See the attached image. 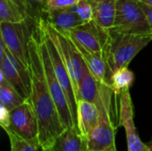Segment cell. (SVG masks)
<instances>
[{"label": "cell", "instance_id": "1", "mask_svg": "<svg viewBox=\"0 0 152 151\" xmlns=\"http://www.w3.org/2000/svg\"><path fill=\"white\" fill-rule=\"evenodd\" d=\"M28 70L31 91L28 101L35 111L39 131V144L42 149L53 147L56 139L66 130L53 97L48 89L39 49L37 22L28 42Z\"/></svg>", "mask_w": 152, "mask_h": 151}, {"label": "cell", "instance_id": "2", "mask_svg": "<svg viewBox=\"0 0 152 151\" xmlns=\"http://www.w3.org/2000/svg\"><path fill=\"white\" fill-rule=\"evenodd\" d=\"M114 91L110 85L100 83V93L95 102L99 111V123L86 140L87 151L117 150V127L113 120L112 97Z\"/></svg>", "mask_w": 152, "mask_h": 151}, {"label": "cell", "instance_id": "3", "mask_svg": "<svg viewBox=\"0 0 152 151\" xmlns=\"http://www.w3.org/2000/svg\"><path fill=\"white\" fill-rule=\"evenodd\" d=\"M152 41L151 35L122 34L110 29V37L105 48L108 65V79L110 85L112 75L123 67H128L131 61Z\"/></svg>", "mask_w": 152, "mask_h": 151}, {"label": "cell", "instance_id": "4", "mask_svg": "<svg viewBox=\"0 0 152 151\" xmlns=\"http://www.w3.org/2000/svg\"><path fill=\"white\" fill-rule=\"evenodd\" d=\"M112 28L122 34H152L146 14L138 0H117V10Z\"/></svg>", "mask_w": 152, "mask_h": 151}, {"label": "cell", "instance_id": "5", "mask_svg": "<svg viewBox=\"0 0 152 151\" xmlns=\"http://www.w3.org/2000/svg\"><path fill=\"white\" fill-rule=\"evenodd\" d=\"M37 31H38V40H39V49H40V53H41V59H42V62L44 66V70H45V79H46V83L48 85V89L53 97V102L57 108V110L59 112L61 120L64 127L66 129L75 128L67 96L54 73L53 63H52L48 50L46 48L45 43L42 36L40 28L38 27L37 20Z\"/></svg>", "mask_w": 152, "mask_h": 151}, {"label": "cell", "instance_id": "6", "mask_svg": "<svg viewBox=\"0 0 152 151\" xmlns=\"http://www.w3.org/2000/svg\"><path fill=\"white\" fill-rule=\"evenodd\" d=\"M28 19L20 23L0 21L1 41L9 51L28 69V42L36 26Z\"/></svg>", "mask_w": 152, "mask_h": 151}, {"label": "cell", "instance_id": "7", "mask_svg": "<svg viewBox=\"0 0 152 151\" xmlns=\"http://www.w3.org/2000/svg\"><path fill=\"white\" fill-rule=\"evenodd\" d=\"M37 20V24L38 27L40 28L42 36L44 38V41L45 43L46 48L48 50L52 63H53V70L54 73L67 96L69 104V108H70V111H71V115H72V118H73V122H74V125L75 128L78 131V120H77V100L75 94V91H74V87H73V84L69 73V70L66 67V64L63 61V58L57 47V45L55 44V43L53 41V39L49 36V35L46 33V31L45 30L44 27L42 26L39 18ZM79 132V131H78Z\"/></svg>", "mask_w": 152, "mask_h": 151}, {"label": "cell", "instance_id": "8", "mask_svg": "<svg viewBox=\"0 0 152 151\" xmlns=\"http://www.w3.org/2000/svg\"><path fill=\"white\" fill-rule=\"evenodd\" d=\"M4 130L5 132H12L30 142L39 143L38 123L28 100L10 111L9 125Z\"/></svg>", "mask_w": 152, "mask_h": 151}, {"label": "cell", "instance_id": "9", "mask_svg": "<svg viewBox=\"0 0 152 151\" xmlns=\"http://www.w3.org/2000/svg\"><path fill=\"white\" fill-rule=\"evenodd\" d=\"M64 33L88 51L96 53H104L110 37V30L101 27L94 20Z\"/></svg>", "mask_w": 152, "mask_h": 151}, {"label": "cell", "instance_id": "10", "mask_svg": "<svg viewBox=\"0 0 152 151\" xmlns=\"http://www.w3.org/2000/svg\"><path fill=\"white\" fill-rule=\"evenodd\" d=\"M119 96V125L126 131L127 151H149V144L142 142L134 122V106L129 90L122 91Z\"/></svg>", "mask_w": 152, "mask_h": 151}, {"label": "cell", "instance_id": "11", "mask_svg": "<svg viewBox=\"0 0 152 151\" xmlns=\"http://www.w3.org/2000/svg\"><path fill=\"white\" fill-rule=\"evenodd\" d=\"M45 12L47 23L61 32H66L84 23L70 7L45 9Z\"/></svg>", "mask_w": 152, "mask_h": 151}, {"label": "cell", "instance_id": "12", "mask_svg": "<svg viewBox=\"0 0 152 151\" xmlns=\"http://www.w3.org/2000/svg\"><path fill=\"white\" fill-rule=\"evenodd\" d=\"M72 41L75 44L78 53H80L84 62L86 63V65L87 66L91 73L94 76L96 80L99 83L110 85V82L108 79V65H107L105 54L90 52L87 49H86L84 46H82L77 41L73 39Z\"/></svg>", "mask_w": 152, "mask_h": 151}, {"label": "cell", "instance_id": "13", "mask_svg": "<svg viewBox=\"0 0 152 151\" xmlns=\"http://www.w3.org/2000/svg\"><path fill=\"white\" fill-rule=\"evenodd\" d=\"M0 72L3 73L6 82L9 83L25 100L29 99L30 88L28 87L22 77L6 55L2 44L0 47Z\"/></svg>", "mask_w": 152, "mask_h": 151}, {"label": "cell", "instance_id": "14", "mask_svg": "<svg viewBox=\"0 0 152 151\" xmlns=\"http://www.w3.org/2000/svg\"><path fill=\"white\" fill-rule=\"evenodd\" d=\"M30 17L28 0H0V21L20 23Z\"/></svg>", "mask_w": 152, "mask_h": 151}, {"label": "cell", "instance_id": "15", "mask_svg": "<svg viewBox=\"0 0 152 151\" xmlns=\"http://www.w3.org/2000/svg\"><path fill=\"white\" fill-rule=\"evenodd\" d=\"M78 131L86 140L95 130L99 123V111L96 104L86 101H77Z\"/></svg>", "mask_w": 152, "mask_h": 151}, {"label": "cell", "instance_id": "16", "mask_svg": "<svg viewBox=\"0 0 152 151\" xmlns=\"http://www.w3.org/2000/svg\"><path fill=\"white\" fill-rule=\"evenodd\" d=\"M93 10L94 20L110 30L113 28L117 10V0H86Z\"/></svg>", "mask_w": 152, "mask_h": 151}, {"label": "cell", "instance_id": "17", "mask_svg": "<svg viewBox=\"0 0 152 151\" xmlns=\"http://www.w3.org/2000/svg\"><path fill=\"white\" fill-rule=\"evenodd\" d=\"M51 149L53 151H87L86 139L75 128L66 129Z\"/></svg>", "mask_w": 152, "mask_h": 151}, {"label": "cell", "instance_id": "18", "mask_svg": "<svg viewBox=\"0 0 152 151\" xmlns=\"http://www.w3.org/2000/svg\"><path fill=\"white\" fill-rule=\"evenodd\" d=\"M100 93V83L96 80L94 76L91 73L86 67L84 77L82 78L78 93L77 94V100L86 101L92 103L96 102Z\"/></svg>", "mask_w": 152, "mask_h": 151}, {"label": "cell", "instance_id": "19", "mask_svg": "<svg viewBox=\"0 0 152 151\" xmlns=\"http://www.w3.org/2000/svg\"><path fill=\"white\" fill-rule=\"evenodd\" d=\"M25 100L9 83L6 82L3 73L0 72V105L5 107L8 110L19 107L24 103Z\"/></svg>", "mask_w": 152, "mask_h": 151}, {"label": "cell", "instance_id": "20", "mask_svg": "<svg viewBox=\"0 0 152 151\" xmlns=\"http://www.w3.org/2000/svg\"><path fill=\"white\" fill-rule=\"evenodd\" d=\"M134 81V73L128 69V67H123L112 75L110 79V86L112 87L115 95H119L122 91L129 90Z\"/></svg>", "mask_w": 152, "mask_h": 151}, {"label": "cell", "instance_id": "21", "mask_svg": "<svg viewBox=\"0 0 152 151\" xmlns=\"http://www.w3.org/2000/svg\"><path fill=\"white\" fill-rule=\"evenodd\" d=\"M5 133L10 140L11 151H38V150L41 148L39 143L30 142L9 131Z\"/></svg>", "mask_w": 152, "mask_h": 151}, {"label": "cell", "instance_id": "22", "mask_svg": "<svg viewBox=\"0 0 152 151\" xmlns=\"http://www.w3.org/2000/svg\"><path fill=\"white\" fill-rule=\"evenodd\" d=\"M84 23L94 20V13L90 4L86 0H79L76 4L70 7Z\"/></svg>", "mask_w": 152, "mask_h": 151}, {"label": "cell", "instance_id": "23", "mask_svg": "<svg viewBox=\"0 0 152 151\" xmlns=\"http://www.w3.org/2000/svg\"><path fill=\"white\" fill-rule=\"evenodd\" d=\"M45 4V9H54V8H65L71 7L76 4L79 0H44Z\"/></svg>", "mask_w": 152, "mask_h": 151}, {"label": "cell", "instance_id": "24", "mask_svg": "<svg viewBox=\"0 0 152 151\" xmlns=\"http://www.w3.org/2000/svg\"><path fill=\"white\" fill-rule=\"evenodd\" d=\"M9 120H10V110H8L5 107L0 105V125L3 129L8 127Z\"/></svg>", "mask_w": 152, "mask_h": 151}, {"label": "cell", "instance_id": "25", "mask_svg": "<svg viewBox=\"0 0 152 151\" xmlns=\"http://www.w3.org/2000/svg\"><path fill=\"white\" fill-rule=\"evenodd\" d=\"M140 3H141L142 8L143 9V11L146 14L147 20H148V22L150 24V27H151L152 32V6L149 5V4H146L144 3H142V2H140Z\"/></svg>", "mask_w": 152, "mask_h": 151}, {"label": "cell", "instance_id": "26", "mask_svg": "<svg viewBox=\"0 0 152 151\" xmlns=\"http://www.w3.org/2000/svg\"><path fill=\"white\" fill-rule=\"evenodd\" d=\"M138 1H140L142 3H144L146 4H149V5L152 6V0H138Z\"/></svg>", "mask_w": 152, "mask_h": 151}, {"label": "cell", "instance_id": "27", "mask_svg": "<svg viewBox=\"0 0 152 151\" xmlns=\"http://www.w3.org/2000/svg\"><path fill=\"white\" fill-rule=\"evenodd\" d=\"M149 146H150V150L149 151H152V141L149 143Z\"/></svg>", "mask_w": 152, "mask_h": 151}, {"label": "cell", "instance_id": "28", "mask_svg": "<svg viewBox=\"0 0 152 151\" xmlns=\"http://www.w3.org/2000/svg\"><path fill=\"white\" fill-rule=\"evenodd\" d=\"M42 151H53V150H52V149L50 148V149H47V150H42Z\"/></svg>", "mask_w": 152, "mask_h": 151}, {"label": "cell", "instance_id": "29", "mask_svg": "<svg viewBox=\"0 0 152 151\" xmlns=\"http://www.w3.org/2000/svg\"><path fill=\"white\" fill-rule=\"evenodd\" d=\"M36 1H37V2H43V0H36Z\"/></svg>", "mask_w": 152, "mask_h": 151}, {"label": "cell", "instance_id": "30", "mask_svg": "<svg viewBox=\"0 0 152 151\" xmlns=\"http://www.w3.org/2000/svg\"><path fill=\"white\" fill-rule=\"evenodd\" d=\"M104 151H118V150H104Z\"/></svg>", "mask_w": 152, "mask_h": 151}]
</instances>
